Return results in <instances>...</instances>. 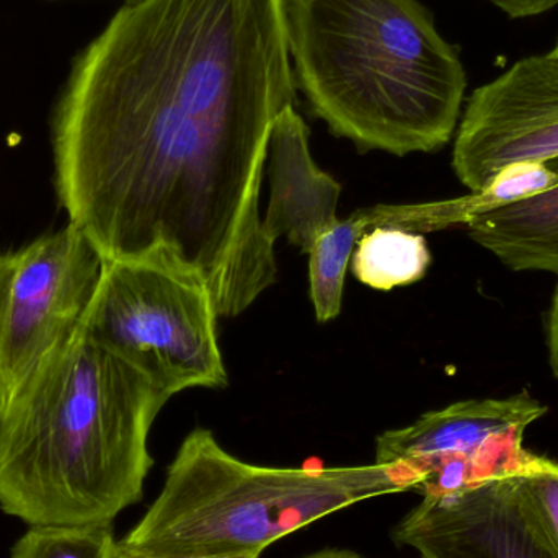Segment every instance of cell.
<instances>
[{"label":"cell","instance_id":"19","mask_svg":"<svg viewBox=\"0 0 558 558\" xmlns=\"http://www.w3.org/2000/svg\"><path fill=\"white\" fill-rule=\"evenodd\" d=\"M301 558H364L360 556V554L353 553V550L348 549H322L318 553L308 554V556ZM422 558V557H420Z\"/></svg>","mask_w":558,"mask_h":558},{"label":"cell","instance_id":"4","mask_svg":"<svg viewBox=\"0 0 558 558\" xmlns=\"http://www.w3.org/2000/svg\"><path fill=\"white\" fill-rule=\"evenodd\" d=\"M415 485L400 465L248 464L229 454L209 429L196 428L183 439L159 497L118 543L156 557L262 554L335 511Z\"/></svg>","mask_w":558,"mask_h":558},{"label":"cell","instance_id":"12","mask_svg":"<svg viewBox=\"0 0 558 558\" xmlns=\"http://www.w3.org/2000/svg\"><path fill=\"white\" fill-rule=\"evenodd\" d=\"M475 244L513 271H546L558 278V180L537 195L475 218Z\"/></svg>","mask_w":558,"mask_h":558},{"label":"cell","instance_id":"20","mask_svg":"<svg viewBox=\"0 0 558 558\" xmlns=\"http://www.w3.org/2000/svg\"><path fill=\"white\" fill-rule=\"evenodd\" d=\"M130 2H137V0H126V3H130Z\"/></svg>","mask_w":558,"mask_h":558},{"label":"cell","instance_id":"8","mask_svg":"<svg viewBox=\"0 0 558 558\" xmlns=\"http://www.w3.org/2000/svg\"><path fill=\"white\" fill-rule=\"evenodd\" d=\"M422 558H558L524 507L517 478L423 498L393 530Z\"/></svg>","mask_w":558,"mask_h":558},{"label":"cell","instance_id":"2","mask_svg":"<svg viewBox=\"0 0 558 558\" xmlns=\"http://www.w3.org/2000/svg\"><path fill=\"white\" fill-rule=\"evenodd\" d=\"M169 399L78 328L0 412V510L28 526H113L143 500Z\"/></svg>","mask_w":558,"mask_h":558},{"label":"cell","instance_id":"18","mask_svg":"<svg viewBox=\"0 0 558 558\" xmlns=\"http://www.w3.org/2000/svg\"><path fill=\"white\" fill-rule=\"evenodd\" d=\"M262 554H238V556H218V557H186V558H260ZM114 558H172L147 556V554L136 553V550L126 549L117 541V549H114Z\"/></svg>","mask_w":558,"mask_h":558},{"label":"cell","instance_id":"3","mask_svg":"<svg viewBox=\"0 0 558 558\" xmlns=\"http://www.w3.org/2000/svg\"><path fill=\"white\" fill-rule=\"evenodd\" d=\"M295 88L357 149L435 153L468 90L459 49L418 0H284Z\"/></svg>","mask_w":558,"mask_h":558},{"label":"cell","instance_id":"7","mask_svg":"<svg viewBox=\"0 0 558 558\" xmlns=\"http://www.w3.org/2000/svg\"><path fill=\"white\" fill-rule=\"evenodd\" d=\"M558 157V52L527 56L475 88L459 121L452 169L471 192L513 163Z\"/></svg>","mask_w":558,"mask_h":558},{"label":"cell","instance_id":"21","mask_svg":"<svg viewBox=\"0 0 558 558\" xmlns=\"http://www.w3.org/2000/svg\"><path fill=\"white\" fill-rule=\"evenodd\" d=\"M554 49H556V51L558 52V39H557L556 48H554Z\"/></svg>","mask_w":558,"mask_h":558},{"label":"cell","instance_id":"13","mask_svg":"<svg viewBox=\"0 0 558 558\" xmlns=\"http://www.w3.org/2000/svg\"><path fill=\"white\" fill-rule=\"evenodd\" d=\"M350 262L357 281L390 291L425 277L432 255L423 234L377 228L360 239Z\"/></svg>","mask_w":558,"mask_h":558},{"label":"cell","instance_id":"16","mask_svg":"<svg viewBox=\"0 0 558 558\" xmlns=\"http://www.w3.org/2000/svg\"><path fill=\"white\" fill-rule=\"evenodd\" d=\"M485 2L497 7L500 12L513 20L544 15L558 7V0H485Z\"/></svg>","mask_w":558,"mask_h":558},{"label":"cell","instance_id":"10","mask_svg":"<svg viewBox=\"0 0 558 558\" xmlns=\"http://www.w3.org/2000/svg\"><path fill=\"white\" fill-rule=\"evenodd\" d=\"M271 195L264 231L268 241L286 235L304 254L338 222L341 185L318 169L308 149V128L295 107L275 121L268 146Z\"/></svg>","mask_w":558,"mask_h":558},{"label":"cell","instance_id":"15","mask_svg":"<svg viewBox=\"0 0 558 558\" xmlns=\"http://www.w3.org/2000/svg\"><path fill=\"white\" fill-rule=\"evenodd\" d=\"M524 507L558 554V472L517 478Z\"/></svg>","mask_w":558,"mask_h":558},{"label":"cell","instance_id":"6","mask_svg":"<svg viewBox=\"0 0 558 558\" xmlns=\"http://www.w3.org/2000/svg\"><path fill=\"white\" fill-rule=\"evenodd\" d=\"M104 270L90 239L69 222L0 252V412L81 327Z\"/></svg>","mask_w":558,"mask_h":558},{"label":"cell","instance_id":"9","mask_svg":"<svg viewBox=\"0 0 558 558\" xmlns=\"http://www.w3.org/2000/svg\"><path fill=\"white\" fill-rule=\"evenodd\" d=\"M547 407L523 392L508 399H474L425 413L410 426L383 433L374 464L400 465L418 484L423 469L472 454L511 432H526L543 418ZM416 488V485H415Z\"/></svg>","mask_w":558,"mask_h":558},{"label":"cell","instance_id":"5","mask_svg":"<svg viewBox=\"0 0 558 558\" xmlns=\"http://www.w3.org/2000/svg\"><path fill=\"white\" fill-rule=\"evenodd\" d=\"M205 279L166 252L104 262L81 331L167 396L222 389L228 371Z\"/></svg>","mask_w":558,"mask_h":558},{"label":"cell","instance_id":"1","mask_svg":"<svg viewBox=\"0 0 558 558\" xmlns=\"http://www.w3.org/2000/svg\"><path fill=\"white\" fill-rule=\"evenodd\" d=\"M295 92L284 0L126 3L56 101L59 206L104 262L166 252L238 317L277 281L260 190Z\"/></svg>","mask_w":558,"mask_h":558},{"label":"cell","instance_id":"14","mask_svg":"<svg viewBox=\"0 0 558 558\" xmlns=\"http://www.w3.org/2000/svg\"><path fill=\"white\" fill-rule=\"evenodd\" d=\"M113 526H29L10 558H114Z\"/></svg>","mask_w":558,"mask_h":558},{"label":"cell","instance_id":"11","mask_svg":"<svg viewBox=\"0 0 558 558\" xmlns=\"http://www.w3.org/2000/svg\"><path fill=\"white\" fill-rule=\"evenodd\" d=\"M377 228L425 234L445 228L441 203L422 205H376L357 209L350 218L338 219L311 251L308 277L311 299L318 322L333 320L343 304L344 275L360 239Z\"/></svg>","mask_w":558,"mask_h":558},{"label":"cell","instance_id":"17","mask_svg":"<svg viewBox=\"0 0 558 558\" xmlns=\"http://www.w3.org/2000/svg\"><path fill=\"white\" fill-rule=\"evenodd\" d=\"M547 341H549V360L558 379V282L554 292L553 304L547 315Z\"/></svg>","mask_w":558,"mask_h":558}]
</instances>
